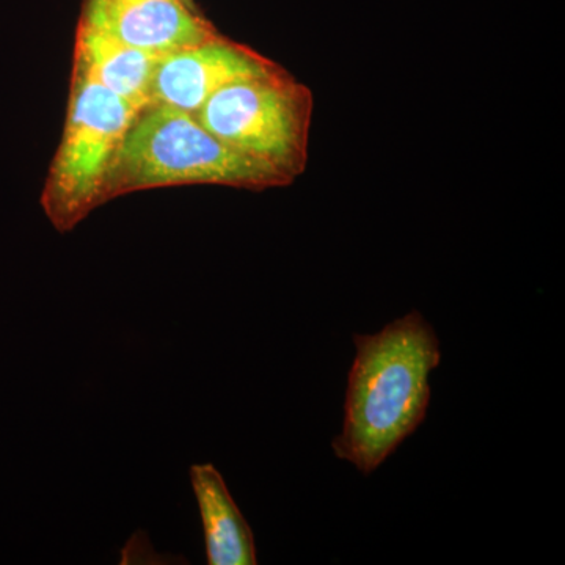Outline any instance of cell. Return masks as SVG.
Masks as SVG:
<instances>
[{"label": "cell", "instance_id": "cell-1", "mask_svg": "<svg viewBox=\"0 0 565 565\" xmlns=\"http://www.w3.org/2000/svg\"><path fill=\"white\" fill-rule=\"evenodd\" d=\"M353 345L343 430L332 449L370 476L426 419L430 374L441 362L440 340L424 316L412 311L379 333L353 334Z\"/></svg>", "mask_w": 565, "mask_h": 565}, {"label": "cell", "instance_id": "cell-2", "mask_svg": "<svg viewBox=\"0 0 565 565\" xmlns=\"http://www.w3.org/2000/svg\"><path fill=\"white\" fill-rule=\"evenodd\" d=\"M274 167L234 150L192 114L148 104L126 132L106 182L104 199L170 185L214 184L266 191L291 184Z\"/></svg>", "mask_w": 565, "mask_h": 565}, {"label": "cell", "instance_id": "cell-3", "mask_svg": "<svg viewBox=\"0 0 565 565\" xmlns=\"http://www.w3.org/2000/svg\"><path fill=\"white\" fill-rule=\"evenodd\" d=\"M141 109L74 63L65 131L41 193V206L57 232H71L106 203L111 162Z\"/></svg>", "mask_w": 565, "mask_h": 565}, {"label": "cell", "instance_id": "cell-4", "mask_svg": "<svg viewBox=\"0 0 565 565\" xmlns=\"http://www.w3.org/2000/svg\"><path fill=\"white\" fill-rule=\"evenodd\" d=\"M313 93L282 68L226 85L193 114L234 150L296 181L307 170Z\"/></svg>", "mask_w": 565, "mask_h": 565}, {"label": "cell", "instance_id": "cell-5", "mask_svg": "<svg viewBox=\"0 0 565 565\" xmlns=\"http://www.w3.org/2000/svg\"><path fill=\"white\" fill-rule=\"evenodd\" d=\"M280 70L282 66L252 47L217 35L162 55L152 76L150 104H166L193 115L226 85Z\"/></svg>", "mask_w": 565, "mask_h": 565}, {"label": "cell", "instance_id": "cell-6", "mask_svg": "<svg viewBox=\"0 0 565 565\" xmlns=\"http://www.w3.org/2000/svg\"><path fill=\"white\" fill-rule=\"evenodd\" d=\"M79 22L159 57L221 35L178 0H84Z\"/></svg>", "mask_w": 565, "mask_h": 565}, {"label": "cell", "instance_id": "cell-7", "mask_svg": "<svg viewBox=\"0 0 565 565\" xmlns=\"http://www.w3.org/2000/svg\"><path fill=\"white\" fill-rule=\"evenodd\" d=\"M192 490L199 504L210 565H256L255 535L221 471L212 463L192 465Z\"/></svg>", "mask_w": 565, "mask_h": 565}, {"label": "cell", "instance_id": "cell-8", "mask_svg": "<svg viewBox=\"0 0 565 565\" xmlns=\"http://www.w3.org/2000/svg\"><path fill=\"white\" fill-rule=\"evenodd\" d=\"M161 57L137 50L122 41L77 24L74 63L115 95L140 106L150 104L156 66Z\"/></svg>", "mask_w": 565, "mask_h": 565}, {"label": "cell", "instance_id": "cell-9", "mask_svg": "<svg viewBox=\"0 0 565 565\" xmlns=\"http://www.w3.org/2000/svg\"><path fill=\"white\" fill-rule=\"evenodd\" d=\"M178 2L182 3L185 9L193 11V13H199V9H196L195 2H193V0H178Z\"/></svg>", "mask_w": 565, "mask_h": 565}]
</instances>
